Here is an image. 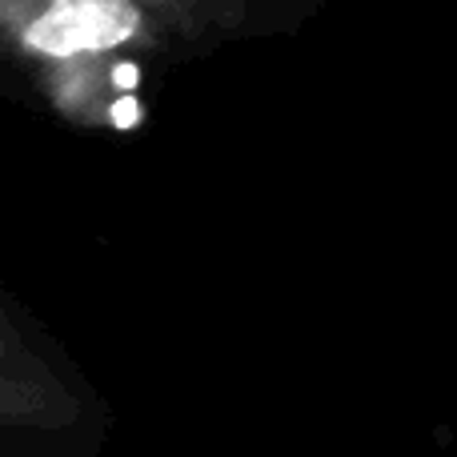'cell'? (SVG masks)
<instances>
[{
    "mask_svg": "<svg viewBox=\"0 0 457 457\" xmlns=\"http://www.w3.org/2000/svg\"><path fill=\"white\" fill-rule=\"evenodd\" d=\"M169 21L145 0H0V53L32 64L53 104L96 120V101L137 48L165 45Z\"/></svg>",
    "mask_w": 457,
    "mask_h": 457,
    "instance_id": "6da1fadb",
    "label": "cell"
},
{
    "mask_svg": "<svg viewBox=\"0 0 457 457\" xmlns=\"http://www.w3.org/2000/svg\"><path fill=\"white\" fill-rule=\"evenodd\" d=\"M80 402L69 381L29 345L8 309L0 305V426L8 429H72Z\"/></svg>",
    "mask_w": 457,
    "mask_h": 457,
    "instance_id": "7a4b0ae2",
    "label": "cell"
},
{
    "mask_svg": "<svg viewBox=\"0 0 457 457\" xmlns=\"http://www.w3.org/2000/svg\"><path fill=\"white\" fill-rule=\"evenodd\" d=\"M145 4H149V8H157V12L165 16V21H173V24H181V21H185V16L177 12V4H173V0H145Z\"/></svg>",
    "mask_w": 457,
    "mask_h": 457,
    "instance_id": "3957f363",
    "label": "cell"
},
{
    "mask_svg": "<svg viewBox=\"0 0 457 457\" xmlns=\"http://www.w3.org/2000/svg\"><path fill=\"white\" fill-rule=\"evenodd\" d=\"M173 4H177V12L181 16H189V4H197V0H173Z\"/></svg>",
    "mask_w": 457,
    "mask_h": 457,
    "instance_id": "277c9868",
    "label": "cell"
}]
</instances>
